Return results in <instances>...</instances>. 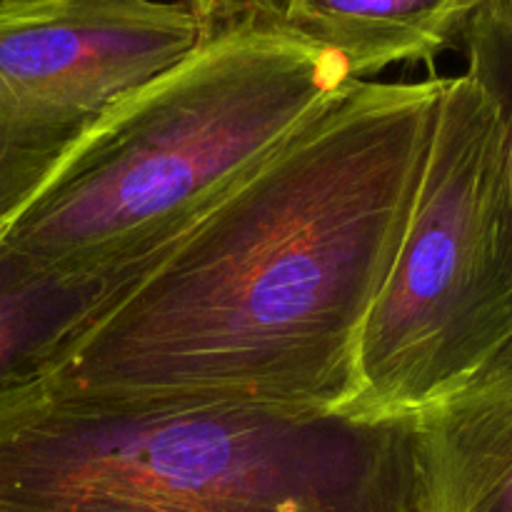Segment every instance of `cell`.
I'll list each match as a JSON object with an SVG mask.
<instances>
[{
	"label": "cell",
	"mask_w": 512,
	"mask_h": 512,
	"mask_svg": "<svg viewBox=\"0 0 512 512\" xmlns=\"http://www.w3.org/2000/svg\"><path fill=\"white\" fill-rule=\"evenodd\" d=\"M128 283L43 273L0 243V395L38 378Z\"/></svg>",
	"instance_id": "cell-8"
},
{
	"label": "cell",
	"mask_w": 512,
	"mask_h": 512,
	"mask_svg": "<svg viewBox=\"0 0 512 512\" xmlns=\"http://www.w3.org/2000/svg\"><path fill=\"white\" fill-rule=\"evenodd\" d=\"M200 40L173 0L0 3V225L118 100Z\"/></svg>",
	"instance_id": "cell-5"
},
{
	"label": "cell",
	"mask_w": 512,
	"mask_h": 512,
	"mask_svg": "<svg viewBox=\"0 0 512 512\" xmlns=\"http://www.w3.org/2000/svg\"><path fill=\"white\" fill-rule=\"evenodd\" d=\"M0 3H13V0H0Z\"/></svg>",
	"instance_id": "cell-11"
},
{
	"label": "cell",
	"mask_w": 512,
	"mask_h": 512,
	"mask_svg": "<svg viewBox=\"0 0 512 512\" xmlns=\"http://www.w3.org/2000/svg\"><path fill=\"white\" fill-rule=\"evenodd\" d=\"M415 512H512V368L415 418Z\"/></svg>",
	"instance_id": "cell-6"
},
{
	"label": "cell",
	"mask_w": 512,
	"mask_h": 512,
	"mask_svg": "<svg viewBox=\"0 0 512 512\" xmlns=\"http://www.w3.org/2000/svg\"><path fill=\"white\" fill-rule=\"evenodd\" d=\"M488 0H288L283 28L343 60L353 80L433 65Z\"/></svg>",
	"instance_id": "cell-7"
},
{
	"label": "cell",
	"mask_w": 512,
	"mask_h": 512,
	"mask_svg": "<svg viewBox=\"0 0 512 512\" xmlns=\"http://www.w3.org/2000/svg\"><path fill=\"white\" fill-rule=\"evenodd\" d=\"M350 80L338 55L283 25L208 35L118 100L0 243L43 273L138 278Z\"/></svg>",
	"instance_id": "cell-3"
},
{
	"label": "cell",
	"mask_w": 512,
	"mask_h": 512,
	"mask_svg": "<svg viewBox=\"0 0 512 512\" xmlns=\"http://www.w3.org/2000/svg\"><path fill=\"white\" fill-rule=\"evenodd\" d=\"M445 78L350 80L40 373L98 398L345 413L360 330L395 258Z\"/></svg>",
	"instance_id": "cell-1"
},
{
	"label": "cell",
	"mask_w": 512,
	"mask_h": 512,
	"mask_svg": "<svg viewBox=\"0 0 512 512\" xmlns=\"http://www.w3.org/2000/svg\"><path fill=\"white\" fill-rule=\"evenodd\" d=\"M512 345V185L505 123L468 73L445 78L388 275L360 330L343 415L415 420Z\"/></svg>",
	"instance_id": "cell-4"
},
{
	"label": "cell",
	"mask_w": 512,
	"mask_h": 512,
	"mask_svg": "<svg viewBox=\"0 0 512 512\" xmlns=\"http://www.w3.org/2000/svg\"><path fill=\"white\" fill-rule=\"evenodd\" d=\"M198 23L203 38L240 25H283L288 0H173Z\"/></svg>",
	"instance_id": "cell-10"
},
{
	"label": "cell",
	"mask_w": 512,
	"mask_h": 512,
	"mask_svg": "<svg viewBox=\"0 0 512 512\" xmlns=\"http://www.w3.org/2000/svg\"><path fill=\"white\" fill-rule=\"evenodd\" d=\"M0 512H415V420L38 375L0 395Z\"/></svg>",
	"instance_id": "cell-2"
},
{
	"label": "cell",
	"mask_w": 512,
	"mask_h": 512,
	"mask_svg": "<svg viewBox=\"0 0 512 512\" xmlns=\"http://www.w3.org/2000/svg\"><path fill=\"white\" fill-rule=\"evenodd\" d=\"M460 45L468 58L465 73L490 95L505 123L512 185V0H488L468 25ZM505 368H512V345L490 373Z\"/></svg>",
	"instance_id": "cell-9"
}]
</instances>
